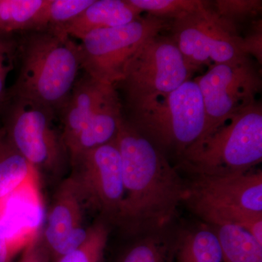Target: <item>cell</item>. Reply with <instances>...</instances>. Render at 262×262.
Here are the masks:
<instances>
[{
  "label": "cell",
  "instance_id": "1",
  "mask_svg": "<svg viewBox=\"0 0 262 262\" xmlns=\"http://www.w3.org/2000/svg\"><path fill=\"white\" fill-rule=\"evenodd\" d=\"M124 198L115 225L140 236L166 229L184 200L186 184L165 154L126 120L116 139Z\"/></svg>",
  "mask_w": 262,
  "mask_h": 262
},
{
  "label": "cell",
  "instance_id": "2",
  "mask_svg": "<svg viewBox=\"0 0 262 262\" xmlns=\"http://www.w3.org/2000/svg\"><path fill=\"white\" fill-rule=\"evenodd\" d=\"M20 67L12 97L61 114L81 68L79 45L60 31L30 32L18 46Z\"/></svg>",
  "mask_w": 262,
  "mask_h": 262
},
{
  "label": "cell",
  "instance_id": "3",
  "mask_svg": "<svg viewBox=\"0 0 262 262\" xmlns=\"http://www.w3.org/2000/svg\"><path fill=\"white\" fill-rule=\"evenodd\" d=\"M192 176L246 173L262 160V104L256 101L202 136L179 157Z\"/></svg>",
  "mask_w": 262,
  "mask_h": 262
},
{
  "label": "cell",
  "instance_id": "4",
  "mask_svg": "<svg viewBox=\"0 0 262 262\" xmlns=\"http://www.w3.org/2000/svg\"><path fill=\"white\" fill-rule=\"evenodd\" d=\"M183 202L207 225L238 226L262 244L261 170L192 176Z\"/></svg>",
  "mask_w": 262,
  "mask_h": 262
},
{
  "label": "cell",
  "instance_id": "5",
  "mask_svg": "<svg viewBox=\"0 0 262 262\" xmlns=\"http://www.w3.org/2000/svg\"><path fill=\"white\" fill-rule=\"evenodd\" d=\"M128 115L126 120L157 148L177 158L201 137L206 126L204 103L194 79Z\"/></svg>",
  "mask_w": 262,
  "mask_h": 262
},
{
  "label": "cell",
  "instance_id": "6",
  "mask_svg": "<svg viewBox=\"0 0 262 262\" xmlns=\"http://www.w3.org/2000/svg\"><path fill=\"white\" fill-rule=\"evenodd\" d=\"M198 70L188 63L170 36L160 34L136 53L114 87L122 91L129 112L178 89Z\"/></svg>",
  "mask_w": 262,
  "mask_h": 262
},
{
  "label": "cell",
  "instance_id": "7",
  "mask_svg": "<svg viewBox=\"0 0 262 262\" xmlns=\"http://www.w3.org/2000/svg\"><path fill=\"white\" fill-rule=\"evenodd\" d=\"M170 25L171 21L145 14L126 25L90 32L78 44L81 68L94 80L115 86L141 47Z\"/></svg>",
  "mask_w": 262,
  "mask_h": 262
},
{
  "label": "cell",
  "instance_id": "8",
  "mask_svg": "<svg viewBox=\"0 0 262 262\" xmlns=\"http://www.w3.org/2000/svg\"><path fill=\"white\" fill-rule=\"evenodd\" d=\"M12 98L3 126L8 139L38 173L61 176L70 157L62 131L55 125L56 113L39 103Z\"/></svg>",
  "mask_w": 262,
  "mask_h": 262
},
{
  "label": "cell",
  "instance_id": "9",
  "mask_svg": "<svg viewBox=\"0 0 262 262\" xmlns=\"http://www.w3.org/2000/svg\"><path fill=\"white\" fill-rule=\"evenodd\" d=\"M193 79L201 90L206 113L201 137L256 103L262 89L261 66L249 56L213 66Z\"/></svg>",
  "mask_w": 262,
  "mask_h": 262
},
{
  "label": "cell",
  "instance_id": "10",
  "mask_svg": "<svg viewBox=\"0 0 262 262\" xmlns=\"http://www.w3.org/2000/svg\"><path fill=\"white\" fill-rule=\"evenodd\" d=\"M169 30L188 63L196 68H210L247 57L241 49V34L221 20L211 2L172 21Z\"/></svg>",
  "mask_w": 262,
  "mask_h": 262
},
{
  "label": "cell",
  "instance_id": "11",
  "mask_svg": "<svg viewBox=\"0 0 262 262\" xmlns=\"http://www.w3.org/2000/svg\"><path fill=\"white\" fill-rule=\"evenodd\" d=\"M70 177L84 204L115 225L124 198L121 156L115 140L70 161Z\"/></svg>",
  "mask_w": 262,
  "mask_h": 262
},
{
  "label": "cell",
  "instance_id": "12",
  "mask_svg": "<svg viewBox=\"0 0 262 262\" xmlns=\"http://www.w3.org/2000/svg\"><path fill=\"white\" fill-rule=\"evenodd\" d=\"M84 204L71 177L57 189L42 232L45 246L53 261L79 247L85 241L89 227L84 223Z\"/></svg>",
  "mask_w": 262,
  "mask_h": 262
},
{
  "label": "cell",
  "instance_id": "13",
  "mask_svg": "<svg viewBox=\"0 0 262 262\" xmlns=\"http://www.w3.org/2000/svg\"><path fill=\"white\" fill-rule=\"evenodd\" d=\"M115 90L113 85L101 83L86 74L77 80L61 113L62 135L67 150L90 119Z\"/></svg>",
  "mask_w": 262,
  "mask_h": 262
},
{
  "label": "cell",
  "instance_id": "14",
  "mask_svg": "<svg viewBox=\"0 0 262 262\" xmlns=\"http://www.w3.org/2000/svg\"><path fill=\"white\" fill-rule=\"evenodd\" d=\"M123 120V106L115 90L69 146L70 162L95 148L115 141Z\"/></svg>",
  "mask_w": 262,
  "mask_h": 262
},
{
  "label": "cell",
  "instance_id": "15",
  "mask_svg": "<svg viewBox=\"0 0 262 262\" xmlns=\"http://www.w3.org/2000/svg\"><path fill=\"white\" fill-rule=\"evenodd\" d=\"M142 14L129 0H94L82 14L56 31L81 39L89 33L98 29L126 25L140 18Z\"/></svg>",
  "mask_w": 262,
  "mask_h": 262
},
{
  "label": "cell",
  "instance_id": "16",
  "mask_svg": "<svg viewBox=\"0 0 262 262\" xmlns=\"http://www.w3.org/2000/svg\"><path fill=\"white\" fill-rule=\"evenodd\" d=\"M39 173L0 127V207L12 194L38 183Z\"/></svg>",
  "mask_w": 262,
  "mask_h": 262
},
{
  "label": "cell",
  "instance_id": "17",
  "mask_svg": "<svg viewBox=\"0 0 262 262\" xmlns=\"http://www.w3.org/2000/svg\"><path fill=\"white\" fill-rule=\"evenodd\" d=\"M173 262H225L211 226L185 229L175 238Z\"/></svg>",
  "mask_w": 262,
  "mask_h": 262
},
{
  "label": "cell",
  "instance_id": "18",
  "mask_svg": "<svg viewBox=\"0 0 262 262\" xmlns=\"http://www.w3.org/2000/svg\"><path fill=\"white\" fill-rule=\"evenodd\" d=\"M49 0H0V33L47 29Z\"/></svg>",
  "mask_w": 262,
  "mask_h": 262
},
{
  "label": "cell",
  "instance_id": "19",
  "mask_svg": "<svg viewBox=\"0 0 262 262\" xmlns=\"http://www.w3.org/2000/svg\"><path fill=\"white\" fill-rule=\"evenodd\" d=\"M211 227L225 262H262V244L246 230L232 225Z\"/></svg>",
  "mask_w": 262,
  "mask_h": 262
},
{
  "label": "cell",
  "instance_id": "20",
  "mask_svg": "<svg viewBox=\"0 0 262 262\" xmlns=\"http://www.w3.org/2000/svg\"><path fill=\"white\" fill-rule=\"evenodd\" d=\"M140 237L127 246L117 262H173L175 238L165 229Z\"/></svg>",
  "mask_w": 262,
  "mask_h": 262
},
{
  "label": "cell",
  "instance_id": "21",
  "mask_svg": "<svg viewBox=\"0 0 262 262\" xmlns=\"http://www.w3.org/2000/svg\"><path fill=\"white\" fill-rule=\"evenodd\" d=\"M110 233V224L100 218L90 226L85 241L55 262H103Z\"/></svg>",
  "mask_w": 262,
  "mask_h": 262
},
{
  "label": "cell",
  "instance_id": "22",
  "mask_svg": "<svg viewBox=\"0 0 262 262\" xmlns=\"http://www.w3.org/2000/svg\"><path fill=\"white\" fill-rule=\"evenodd\" d=\"M211 6L221 20L237 32L242 24L259 18L262 11L261 0H217L211 2Z\"/></svg>",
  "mask_w": 262,
  "mask_h": 262
},
{
  "label": "cell",
  "instance_id": "23",
  "mask_svg": "<svg viewBox=\"0 0 262 262\" xmlns=\"http://www.w3.org/2000/svg\"><path fill=\"white\" fill-rule=\"evenodd\" d=\"M144 14L173 21L196 11L205 5L202 0H129Z\"/></svg>",
  "mask_w": 262,
  "mask_h": 262
},
{
  "label": "cell",
  "instance_id": "24",
  "mask_svg": "<svg viewBox=\"0 0 262 262\" xmlns=\"http://www.w3.org/2000/svg\"><path fill=\"white\" fill-rule=\"evenodd\" d=\"M94 0H49L47 8V29L59 30L77 18Z\"/></svg>",
  "mask_w": 262,
  "mask_h": 262
},
{
  "label": "cell",
  "instance_id": "25",
  "mask_svg": "<svg viewBox=\"0 0 262 262\" xmlns=\"http://www.w3.org/2000/svg\"><path fill=\"white\" fill-rule=\"evenodd\" d=\"M9 35L0 33V106L6 100L7 77L18 56V45Z\"/></svg>",
  "mask_w": 262,
  "mask_h": 262
},
{
  "label": "cell",
  "instance_id": "26",
  "mask_svg": "<svg viewBox=\"0 0 262 262\" xmlns=\"http://www.w3.org/2000/svg\"><path fill=\"white\" fill-rule=\"evenodd\" d=\"M38 234H13L0 225V262H13Z\"/></svg>",
  "mask_w": 262,
  "mask_h": 262
},
{
  "label": "cell",
  "instance_id": "27",
  "mask_svg": "<svg viewBox=\"0 0 262 262\" xmlns=\"http://www.w3.org/2000/svg\"><path fill=\"white\" fill-rule=\"evenodd\" d=\"M247 34L241 35V49L246 56L262 63V20L261 18L250 24Z\"/></svg>",
  "mask_w": 262,
  "mask_h": 262
},
{
  "label": "cell",
  "instance_id": "28",
  "mask_svg": "<svg viewBox=\"0 0 262 262\" xmlns=\"http://www.w3.org/2000/svg\"><path fill=\"white\" fill-rule=\"evenodd\" d=\"M51 256L42 241V232L31 241L20 253L16 262H50Z\"/></svg>",
  "mask_w": 262,
  "mask_h": 262
}]
</instances>
